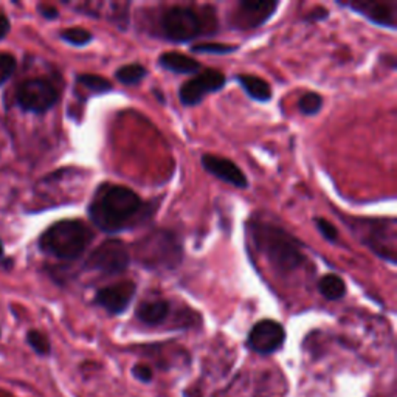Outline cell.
Wrapping results in <instances>:
<instances>
[{
  "mask_svg": "<svg viewBox=\"0 0 397 397\" xmlns=\"http://www.w3.org/2000/svg\"><path fill=\"white\" fill-rule=\"evenodd\" d=\"M149 207L135 191L121 185H103L89 205V217L101 232L115 234L143 220Z\"/></svg>",
  "mask_w": 397,
  "mask_h": 397,
  "instance_id": "obj_1",
  "label": "cell"
},
{
  "mask_svg": "<svg viewBox=\"0 0 397 397\" xmlns=\"http://www.w3.org/2000/svg\"><path fill=\"white\" fill-rule=\"evenodd\" d=\"M250 232L257 249L275 272L290 273L303 266L306 259L301 244L281 227L253 224Z\"/></svg>",
  "mask_w": 397,
  "mask_h": 397,
  "instance_id": "obj_2",
  "label": "cell"
},
{
  "mask_svg": "<svg viewBox=\"0 0 397 397\" xmlns=\"http://www.w3.org/2000/svg\"><path fill=\"white\" fill-rule=\"evenodd\" d=\"M92 239V230L81 220H59L42 233L39 247L53 258L75 261L87 250Z\"/></svg>",
  "mask_w": 397,
  "mask_h": 397,
  "instance_id": "obj_3",
  "label": "cell"
},
{
  "mask_svg": "<svg viewBox=\"0 0 397 397\" xmlns=\"http://www.w3.org/2000/svg\"><path fill=\"white\" fill-rule=\"evenodd\" d=\"M135 258L146 269L172 270L182 262L183 250L172 232L155 230L135 244Z\"/></svg>",
  "mask_w": 397,
  "mask_h": 397,
  "instance_id": "obj_4",
  "label": "cell"
},
{
  "mask_svg": "<svg viewBox=\"0 0 397 397\" xmlns=\"http://www.w3.org/2000/svg\"><path fill=\"white\" fill-rule=\"evenodd\" d=\"M349 225L359 239L378 258L396 264L397 232L394 219H357Z\"/></svg>",
  "mask_w": 397,
  "mask_h": 397,
  "instance_id": "obj_5",
  "label": "cell"
},
{
  "mask_svg": "<svg viewBox=\"0 0 397 397\" xmlns=\"http://www.w3.org/2000/svg\"><path fill=\"white\" fill-rule=\"evenodd\" d=\"M204 29L200 16L190 6H172L160 19L163 38L171 42H188L196 39Z\"/></svg>",
  "mask_w": 397,
  "mask_h": 397,
  "instance_id": "obj_6",
  "label": "cell"
},
{
  "mask_svg": "<svg viewBox=\"0 0 397 397\" xmlns=\"http://www.w3.org/2000/svg\"><path fill=\"white\" fill-rule=\"evenodd\" d=\"M130 264V252L120 239H108L91 253L86 267L103 275H120Z\"/></svg>",
  "mask_w": 397,
  "mask_h": 397,
  "instance_id": "obj_7",
  "label": "cell"
},
{
  "mask_svg": "<svg viewBox=\"0 0 397 397\" xmlns=\"http://www.w3.org/2000/svg\"><path fill=\"white\" fill-rule=\"evenodd\" d=\"M17 103L26 112L43 113L58 103V92L46 79H29L17 91Z\"/></svg>",
  "mask_w": 397,
  "mask_h": 397,
  "instance_id": "obj_8",
  "label": "cell"
},
{
  "mask_svg": "<svg viewBox=\"0 0 397 397\" xmlns=\"http://www.w3.org/2000/svg\"><path fill=\"white\" fill-rule=\"evenodd\" d=\"M278 2L270 0H244L237 4L230 16V24L237 30H254L266 24L275 14Z\"/></svg>",
  "mask_w": 397,
  "mask_h": 397,
  "instance_id": "obj_9",
  "label": "cell"
},
{
  "mask_svg": "<svg viewBox=\"0 0 397 397\" xmlns=\"http://www.w3.org/2000/svg\"><path fill=\"white\" fill-rule=\"evenodd\" d=\"M225 86V75L219 70H205L200 75L194 76L190 81L182 84L179 91L180 103L187 108L197 105L207 95L219 92Z\"/></svg>",
  "mask_w": 397,
  "mask_h": 397,
  "instance_id": "obj_10",
  "label": "cell"
},
{
  "mask_svg": "<svg viewBox=\"0 0 397 397\" xmlns=\"http://www.w3.org/2000/svg\"><path fill=\"white\" fill-rule=\"evenodd\" d=\"M286 340V331L275 320H261L253 326L247 337V346L261 356L275 354Z\"/></svg>",
  "mask_w": 397,
  "mask_h": 397,
  "instance_id": "obj_11",
  "label": "cell"
},
{
  "mask_svg": "<svg viewBox=\"0 0 397 397\" xmlns=\"http://www.w3.org/2000/svg\"><path fill=\"white\" fill-rule=\"evenodd\" d=\"M135 292L137 286L134 281H121L100 289L95 295V303L112 315H120L130 306Z\"/></svg>",
  "mask_w": 397,
  "mask_h": 397,
  "instance_id": "obj_12",
  "label": "cell"
},
{
  "mask_svg": "<svg viewBox=\"0 0 397 397\" xmlns=\"http://www.w3.org/2000/svg\"><path fill=\"white\" fill-rule=\"evenodd\" d=\"M341 6L351 8L356 13L365 16L369 22L378 26L396 30L397 25V2H386V0H359V2L340 4Z\"/></svg>",
  "mask_w": 397,
  "mask_h": 397,
  "instance_id": "obj_13",
  "label": "cell"
},
{
  "mask_svg": "<svg viewBox=\"0 0 397 397\" xmlns=\"http://www.w3.org/2000/svg\"><path fill=\"white\" fill-rule=\"evenodd\" d=\"M200 162L207 172L215 175V177L220 180H224L228 185H232V187L241 188V190L249 187V180H247L241 167L234 165L232 160H228V158L205 154L202 155Z\"/></svg>",
  "mask_w": 397,
  "mask_h": 397,
  "instance_id": "obj_14",
  "label": "cell"
},
{
  "mask_svg": "<svg viewBox=\"0 0 397 397\" xmlns=\"http://www.w3.org/2000/svg\"><path fill=\"white\" fill-rule=\"evenodd\" d=\"M158 64H160L165 70H167V72L177 73V75H192V73H197L200 70L199 61L175 51L163 53V55L158 58Z\"/></svg>",
  "mask_w": 397,
  "mask_h": 397,
  "instance_id": "obj_15",
  "label": "cell"
},
{
  "mask_svg": "<svg viewBox=\"0 0 397 397\" xmlns=\"http://www.w3.org/2000/svg\"><path fill=\"white\" fill-rule=\"evenodd\" d=\"M171 312V306L165 299H154V301L141 303L137 309V319L146 326L162 324Z\"/></svg>",
  "mask_w": 397,
  "mask_h": 397,
  "instance_id": "obj_16",
  "label": "cell"
},
{
  "mask_svg": "<svg viewBox=\"0 0 397 397\" xmlns=\"http://www.w3.org/2000/svg\"><path fill=\"white\" fill-rule=\"evenodd\" d=\"M237 83L241 84L244 92L254 101L267 103L272 98V89L266 79L254 75H237Z\"/></svg>",
  "mask_w": 397,
  "mask_h": 397,
  "instance_id": "obj_17",
  "label": "cell"
},
{
  "mask_svg": "<svg viewBox=\"0 0 397 397\" xmlns=\"http://www.w3.org/2000/svg\"><path fill=\"white\" fill-rule=\"evenodd\" d=\"M319 292L329 301H337L346 295V284L339 275L329 273L319 281Z\"/></svg>",
  "mask_w": 397,
  "mask_h": 397,
  "instance_id": "obj_18",
  "label": "cell"
},
{
  "mask_svg": "<svg viewBox=\"0 0 397 397\" xmlns=\"http://www.w3.org/2000/svg\"><path fill=\"white\" fill-rule=\"evenodd\" d=\"M146 75H148L146 67L138 63L123 66L115 72V78L123 86H137L143 81Z\"/></svg>",
  "mask_w": 397,
  "mask_h": 397,
  "instance_id": "obj_19",
  "label": "cell"
},
{
  "mask_svg": "<svg viewBox=\"0 0 397 397\" xmlns=\"http://www.w3.org/2000/svg\"><path fill=\"white\" fill-rule=\"evenodd\" d=\"M78 83L81 84L84 89L91 91L92 93H108L113 87L109 79H105L100 75H92V73H83L78 76Z\"/></svg>",
  "mask_w": 397,
  "mask_h": 397,
  "instance_id": "obj_20",
  "label": "cell"
},
{
  "mask_svg": "<svg viewBox=\"0 0 397 397\" xmlns=\"http://www.w3.org/2000/svg\"><path fill=\"white\" fill-rule=\"evenodd\" d=\"M25 340H26V345L36 352L38 356L47 357L51 354V343L43 332H41L38 329H30L29 332H26Z\"/></svg>",
  "mask_w": 397,
  "mask_h": 397,
  "instance_id": "obj_21",
  "label": "cell"
},
{
  "mask_svg": "<svg viewBox=\"0 0 397 397\" xmlns=\"http://www.w3.org/2000/svg\"><path fill=\"white\" fill-rule=\"evenodd\" d=\"M323 108V98L315 92L304 93L298 101V110L303 115H316Z\"/></svg>",
  "mask_w": 397,
  "mask_h": 397,
  "instance_id": "obj_22",
  "label": "cell"
},
{
  "mask_svg": "<svg viewBox=\"0 0 397 397\" xmlns=\"http://www.w3.org/2000/svg\"><path fill=\"white\" fill-rule=\"evenodd\" d=\"M61 39L66 41L67 43L73 47H84L87 43H91L93 36L91 31H87L84 29H67L64 31H61Z\"/></svg>",
  "mask_w": 397,
  "mask_h": 397,
  "instance_id": "obj_23",
  "label": "cell"
},
{
  "mask_svg": "<svg viewBox=\"0 0 397 397\" xmlns=\"http://www.w3.org/2000/svg\"><path fill=\"white\" fill-rule=\"evenodd\" d=\"M191 50L194 53H210V55H228L237 50L236 46H228V43H217V42H204L192 46Z\"/></svg>",
  "mask_w": 397,
  "mask_h": 397,
  "instance_id": "obj_24",
  "label": "cell"
},
{
  "mask_svg": "<svg viewBox=\"0 0 397 397\" xmlns=\"http://www.w3.org/2000/svg\"><path fill=\"white\" fill-rule=\"evenodd\" d=\"M16 70V58L10 53H0V84H4L6 79L14 73Z\"/></svg>",
  "mask_w": 397,
  "mask_h": 397,
  "instance_id": "obj_25",
  "label": "cell"
},
{
  "mask_svg": "<svg viewBox=\"0 0 397 397\" xmlns=\"http://www.w3.org/2000/svg\"><path fill=\"white\" fill-rule=\"evenodd\" d=\"M315 225H316V230L320 232V234L324 237L326 241L335 242V241L339 239V230L329 222V220L321 219V217H316L315 219Z\"/></svg>",
  "mask_w": 397,
  "mask_h": 397,
  "instance_id": "obj_26",
  "label": "cell"
},
{
  "mask_svg": "<svg viewBox=\"0 0 397 397\" xmlns=\"http://www.w3.org/2000/svg\"><path fill=\"white\" fill-rule=\"evenodd\" d=\"M132 376H134L137 381L143 382V383L153 382V378H154L153 368L148 366V365H141V364H138V365L132 368Z\"/></svg>",
  "mask_w": 397,
  "mask_h": 397,
  "instance_id": "obj_27",
  "label": "cell"
},
{
  "mask_svg": "<svg viewBox=\"0 0 397 397\" xmlns=\"http://www.w3.org/2000/svg\"><path fill=\"white\" fill-rule=\"evenodd\" d=\"M39 13L46 17V19H50V21H53V19H56V17L59 16V13H58V10L55 6H50V5H39Z\"/></svg>",
  "mask_w": 397,
  "mask_h": 397,
  "instance_id": "obj_28",
  "label": "cell"
},
{
  "mask_svg": "<svg viewBox=\"0 0 397 397\" xmlns=\"http://www.w3.org/2000/svg\"><path fill=\"white\" fill-rule=\"evenodd\" d=\"M10 33V21L5 14L0 13V41H2L6 34Z\"/></svg>",
  "mask_w": 397,
  "mask_h": 397,
  "instance_id": "obj_29",
  "label": "cell"
},
{
  "mask_svg": "<svg viewBox=\"0 0 397 397\" xmlns=\"http://www.w3.org/2000/svg\"><path fill=\"white\" fill-rule=\"evenodd\" d=\"M328 10H323V8H319V10H314L311 14H309V19L311 21H323V19H328Z\"/></svg>",
  "mask_w": 397,
  "mask_h": 397,
  "instance_id": "obj_30",
  "label": "cell"
},
{
  "mask_svg": "<svg viewBox=\"0 0 397 397\" xmlns=\"http://www.w3.org/2000/svg\"><path fill=\"white\" fill-rule=\"evenodd\" d=\"M2 254H4V245L2 241H0V258H2Z\"/></svg>",
  "mask_w": 397,
  "mask_h": 397,
  "instance_id": "obj_31",
  "label": "cell"
},
{
  "mask_svg": "<svg viewBox=\"0 0 397 397\" xmlns=\"http://www.w3.org/2000/svg\"><path fill=\"white\" fill-rule=\"evenodd\" d=\"M0 397H5V393L2 390H0Z\"/></svg>",
  "mask_w": 397,
  "mask_h": 397,
  "instance_id": "obj_32",
  "label": "cell"
},
{
  "mask_svg": "<svg viewBox=\"0 0 397 397\" xmlns=\"http://www.w3.org/2000/svg\"><path fill=\"white\" fill-rule=\"evenodd\" d=\"M0 335H2V332H0Z\"/></svg>",
  "mask_w": 397,
  "mask_h": 397,
  "instance_id": "obj_33",
  "label": "cell"
}]
</instances>
